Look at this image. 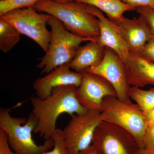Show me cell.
I'll use <instances>...</instances> for the list:
<instances>
[{
  "label": "cell",
  "instance_id": "cell-14",
  "mask_svg": "<svg viewBox=\"0 0 154 154\" xmlns=\"http://www.w3.org/2000/svg\"><path fill=\"white\" fill-rule=\"evenodd\" d=\"M123 63L130 86L140 88L148 85L154 86V63L140 54L132 53H130Z\"/></svg>",
  "mask_w": 154,
  "mask_h": 154
},
{
  "label": "cell",
  "instance_id": "cell-5",
  "mask_svg": "<svg viewBox=\"0 0 154 154\" xmlns=\"http://www.w3.org/2000/svg\"><path fill=\"white\" fill-rule=\"evenodd\" d=\"M102 121L115 125L130 133L140 149H144L145 135L148 122L136 103L122 102L114 96H107L100 112Z\"/></svg>",
  "mask_w": 154,
  "mask_h": 154
},
{
  "label": "cell",
  "instance_id": "cell-20",
  "mask_svg": "<svg viewBox=\"0 0 154 154\" xmlns=\"http://www.w3.org/2000/svg\"><path fill=\"white\" fill-rule=\"evenodd\" d=\"M52 138L54 142L52 149L43 154H69L62 130L57 128Z\"/></svg>",
  "mask_w": 154,
  "mask_h": 154
},
{
  "label": "cell",
  "instance_id": "cell-1",
  "mask_svg": "<svg viewBox=\"0 0 154 154\" xmlns=\"http://www.w3.org/2000/svg\"><path fill=\"white\" fill-rule=\"evenodd\" d=\"M77 88L70 85L59 86L54 88L51 95L45 99L36 96L31 98L32 112L38 120L34 133L38 134L45 140L52 138L60 115L67 113L72 116L85 113L88 110L80 104L76 96Z\"/></svg>",
  "mask_w": 154,
  "mask_h": 154
},
{
  "label": "cell",
  "instance_id": "cell-4",
  "mask_svg": "<svg viewBox=\"0 0 154 154\" xmlns=\"http://www.w3.org/2000/svg\"><path fill=\"white\" fill-rule=\"evenodd\" d=\"M51 28V38L47 51L37 65L42 74L49 73L57 67L70 63L80 45L95 39L76 36L66 30L62 22L51 16L48 22Z\"/></svg>",
  "mask_w": 154,
  "mask_h": 154
},
{
  "label": "cell",
  "instance_id": "cell-7",
  "mask_svg": "<svg viewBox=\"0 0 154 154\" xmlns=\"http://www.w3.org/2000/svg\"><path fill=\"white\" fill-rule=\"evenodd\" d=\"M92 145L99 154H139L134 137L120 127L102 121L96 128Z\"/></svg>",
  "mask_w": 154,
  "mask_h": 154
},
{
  "label": "cell",
  "instance_id": "cell-21",
  "mask_svg": "<svg viewBox=\"0 0 154 154\" xmlns=\"http://www.w3.org/2000/svg\"><path fill=\"white\" fill-rule=\"evenodd\" d=\"M136 11L144 17L154 36V9L151 6H141L136 8Z\"/></svg>",
  "mask_w": 154,
  "mask_h": 154
},
{
  "label": "cell",
  "instance_id": "cell-19",
  "mask_svg": "<svg viewBox=\"0 0 154 154\" xmlns=\"http://www.w3.org/2000/svg\"><path fill=\"white\" fill-rule=\"evenodd\" d=\"M39 0H2L0 1V16L17 8L33 7Z\"/></svg>",
  "mask_w": 154,
  "mask_h": 154
},
{
  "label": "cell",
  "instance_id": "cell-16",
  "mask_svg": "<svg viewBox=\"0 0 154 154\" xmlns=\"http://www.w3.org/2000/svg\"><path fill=\"white\" fill-rule=\"evenodd\" d=\"M77 2L84 3L94 6L105 13L108 19L112 21L118 20L123 17L127 11H135L133 7L123 3L121 0H73Z\"/></svg>",
  "mask_w": 154,
  "mask_h": 154
},
{
  "label": "cell",
  "instance_id": "cell-8",
  "mask_svg": "<svg viewBox=\"0 0 154 154\" xmlns=\"http://www.w3.org/2000/svg\"><path fill=\"white\" fill-rule=\"evenodd\" d=\"M102 122L99 110L72 116L63 130L69 154H77L91 145L95 131Z\"/></svg>",
  "mask_w": 154,
  "mask_h": 154
},
{
  "label": "cell",
  "instance_id": "cell-24",
  "mask_svg": "<svg viewBox=\"0 0 154 154\" xmlns=\"http://www.w3.org/2000/svg\"><path fill=\"white\" fill-rule=\"evenodd\" d=\"M0 154H16L11 149L6 133L0 129Z\"/></svg>",
  "mask_w": 154,
  "mask_h": 154
},
{
  "label": "cell",
  "instance_id": "cell-29",
  "mask_svg": "<svg viewBox=\"0 0 154 154\" xmlns=\"http://www.w3.org/2000/svg\"><path fill=\"white\" fill-rule=\"evenodd\" d=\"M52 1L57 3H65L70 2H73V0H52Z\"/></svg>",
  "mask_w": 154,
  "mask_h": 154
},
{
  "label": "cell",
  "instance_id": "cell-12",
  "mask_svg": "<svg viewBox=\"0 0 154 154\" xmlns=\"http://www.w3.org/2000/svg\"><path fill=\"white\" fill-rule=\"evenodd\" d=\"M82 72L72 71L69 63L57 67L42 78H38L33 83V88L36 96L44 99L51 94L56 87L63 85H74L79 87L82 82Z\"/></svg>",
  "mask_w": 154,
  "mask_h": 154
},
{
  "label": "cell",
  "instance_id": "cell-15",
  "mask_svg": "<svg viewBox=\"0 0 154 154\" xmlns=\"http://www.w3.org/2000/svg\"><path fill=\"white\" fill-rule=\"evenodd\" d=\"M105 50L106 47L98 40L89 41L85 45L79 46L69 63L70 68L81 72L89 68L99 65L104 57Z\"/></svg>",
  "mask_w": 154,
  "mask_h": 154
},
{
  "label": "cell",
  "instance_id": "cell-13",
  "mask_svg": "<svg viewBox=\"0 0 154 154\" xmlns=\"http://www.w3.org/2000/svg\"><path fill=\"white\" fill-rule=\"evenodd\" d=\"M88 10L99 20L100 35L98 42L105 47L114 51L124 62L130 52L118 26L96 7L88 5Z\"/></svg>",
  "mask_w": 154,
  "mask_h": 154
},
{
  "label": "cell",
  "instance_id": "cell-9",
  "mask_svg": "<svg viewBox=\"0 0 154 154\" xmlns=\"http://www.w3.org/2000/svg\"><path fill=\"white\" fill-rule=\"evenodd\" d=\"M85 71L99 75L108 81L114 88L119 100L131 101L129 95L131 86L128 82L124 63L113 50L106 48L101 63Z\"/></svg>",
  "mask_w": 154,
  "mask_h": 154
},
{
  "label": "cell",
  "instance_id": "cell-22",
  "mask_svg": "<svg viewBox=\"0 0 154 154\" xmlns=\"http://www.w3.org/2000/svg\"><path fill=\"white\" fill-rule=\"evenodd\" d=\"M144 149H154V120L148 122L145 135Z\"/></svg>",
  "mask_w": 154,
  "mask_h": 154
},
{
  "label": "cell",
  "instance_id": "cell-30",
  "mask_svg": "<svg viewBox=\"0 0 154 154\" xmlns=\"http://www.w3.org/2000/svg\"><path fill=\"white\" fill-rule=\"evenodd\" d=\"M151 7L153 8L154 9V4Z\"/></svg>",
  "mask_w": 154,
  "mask_h": 154
},
{
  "label": "cell",
  "instance_id": "cell-23",
  "mask_svg": "<svg viewBox=\"0 0 154 154\" xmlns=\"http://www.w3.org/2000/svg\"><path fill=\"white\" fill-rule=\"evenodd\" d=\"M140 54L147 60L154 63V36L146 44Z\"/></svg>",
  "mask_w": 154,
  "mask_h": 154
},
{
  "label": "cell",
  "instance_id": "cell-17",
  "mask_svg": "<svg viewBox=\"0 0 154 154\" xmlns=\"http://www.w3.org/2000/svg\"><path fill=\"white\" fill-rule=\"evenodd\" d=\"M21 33L11 23L0 18V49L7 53L19 42Z\"/></svg>",
  "mask_w": 154,
  "mask_h": 154
},
{
  "label": "cell",
  "instance_id": "cell-28",
  "mask_svg": "<svg viewBox=\"0 0 154 154\" xmlns=\"http://www.w3.org/2000/svg\"><path fill=\"white\" fill-rule=\"evenodd\" d=\"M139 154H154V149H140Z\"/></svg>",
  "mask_w": 154,
  "mask_h": 154
},
{
  "label": "cell",
  "instance_id": "cell-31",
  "mask_svg": "<svg viewBox=\"0 0 154 154\" xmlns=\"http://www.w3.org/2000/svg\"><path fill=\"white\" fill-rule=\"evenodd\" d=\"M0 1H2V0H0Z\"/></svg>",
  "mask_w": 154,
  "mask_h": 154
},
{
  "label": "cell",
  "instance_id": "cell-25",
  "mask_svg": "<svg viewBox=\"0 0 154 154\" xmlns=\"http://www.w3.org/2000/svg\"><path fill=\"white\" fill-rule=\"evenodd\" d=\"M123 3L136 8L141 6H152L154 4V0H121Z\"/></svg>",
  "mask_w": 154,
  "mask_h": 154
},
{
  "label": "cell",
  "instance_id": "cell-2",
  "mask_svg": "<svg viewBox=\"0 0 154 154\" xmlns=\"http://www.w3.org/2000/svg\"><path fill=\"white\" fill-rule=\"evenodd\" d=\"M33 8L37 12L57 18L67 30L76 36L98 40L99 20L88 11L87 4L74 1L58 3L52 0H39Z\"/></svg>",
  "mask_w": 154,
  "mask_h": 154
},
{
  "label": "cell",
  "instance_id": "cell-18",
  "mask_svg": "<svg viewBox=\"0 0 154 154\" xmlns=\"http://www.w3.org/2000/svg\"><path fill=\"white\" fill-rule=\"evenodd\" d=\"M129 95L131 99L134 101L143 111L154 107V87L144 90L131 86Z\"/></svg>",
  "mask_w": 154,
  "mask_h": 154
},
{
  "label": "cell",
  "instance_id": "cell-11",
  "mask_svg": "<svg viewBox=\"0 0 154 154\" xmlns=\"http://www.w3.org/2000/svg\"><path fill=\"white\" fill-rule=\"evenodd\" d=\"M112 21L118 26L130 53L140 54L153 36L147 22L142 15L137 19H133L123 16L118 20Z\"/></svg>",
  "mask_w": 154,
  "mask_h": 154
},
{
  "label": "cell",
  "instance_id": "cell-10",
  "mask_svg": "<svg viewBox=\"0 0 154 154\" xmlns=\"http://www.w3.org/2000/svg\"><path fill=\"white\" fill-rule=\"evenodd\" d=\"M82 82L77 88L76 96L78 101L87 110L101 112L102 102L105 97H117L112 85L102 76L84 71Z\"/></svg>",
  "mask_w": 154,
  "mask_h": 154
},
{
  "label": "cell",
  "instance_id": "cell-27",
  "mask_svg": "<svg viewBox=\"0 0 154 154\" xmlns=\"http://www.w3.org/2000/svg\"><path fill=\"white\" fill-rule=\"evenodd\" d=\"M77 154H99V153L96 151L94 146L92 144L87 148L81 151Z\"/></svg>",
  "mask_w": 154,
  "mask_h": 154
},
{
  "label": "cell",
  "instance_id": "cell-3",
  "mask_svg": "<svg viewBox=\"0 0 154 154\" xmlns=\"http://www.w3.org/2000/svg\"><path fill=\"white\" fill-rule=\"evenodd\" d=\"M10 108L0 109V129L6 133L11 149L16 154H43L51 150L54 145L52 138L38 145L33 139L32 133L38 123L32 112L27 118L13 117Z\"/></svg>",
  "mask_w": 154,
  "mask_h": 154
},
{
  "label": "cell",
  "instance_id": "cell-26",
  "mask_svg": "<svg viewBox=\"0 0 154 154\" xmlns=\"http://www.w3.org/2000/svg\"><path fill=\"white\" fill-rule=\"evenodd\" d=\"M144 115L147 122L154 120V107L143 110Z\"/></svg>",
  "mask_w": 154,
  "mask_h": 154
},
{
  "label": "cell",
  "instance_id": "cell-6",
  "mask_svg": "<svg viewBox=\"0 0 154 154\" xmlns=\"http://www.w3.org/2000/svg\"><path fill=\"white\" fill-rule=\"evenodd\" d=\"M38 12L33 7L15 9L0 16V18L11 23L21 34L33 39L45 53L51 38V32L46 28L51 15Z\"/></svg>",
  "mask_w": 154,
  "mask_h": 154
}]
</instances>
